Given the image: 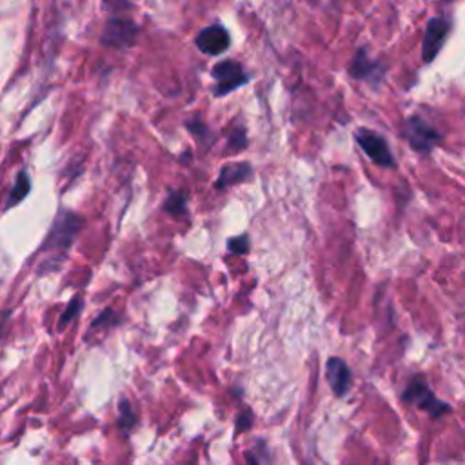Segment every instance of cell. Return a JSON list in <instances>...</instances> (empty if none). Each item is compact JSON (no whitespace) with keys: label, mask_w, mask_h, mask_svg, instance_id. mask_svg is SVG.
I'll list each match as a JSON object with an SVG mask.
<instances>
[{"label":"cell","mask_w":465,"mask_h":465,"mask_svg":"<svg viewBox=\"0 0 465 465\" xmlns=\"http://www.w3.org/2000/svg\"><path fill=\"white\" fill-rule=\"evenodd\" d=\"M84 224V219L75 211L62 209L58 211L57 219L50 229V235L43 245V252H67L74 245L81 228Z\"/></svg>","instance_id":"6da1fadb"},{"label":"cell","mask_w":465,"mask_h":465,"mask_svg":"<svg viewBox=\"0 0 465 465\" xmlns=\"http://www.w3.org/2000/svg\"><path fill=\"white\" fill-rule=\"evenodd\" d=\"M402 400L406 404L416 406L418 409L425 411L433 420L442 418L444 415L451 413V406L444 400H440L433 389L429 387V384L422 376H413L407 384V387L402 392Z\"/></svg>","instance_id":"7a4b0ae2"},{"label":"cell","mask_w":465,"mask_h":465,"mask_svg":"<svg viewBox=\"0 0 465 465\" xmlns=\"http://www.w3.org/2000/svg\"><path fill=\"white\" fill-rule=\"evenodd\" d=\"M138 37V26L122 15H113L107 19L102 35H100V44L110 50H129L135 46Z\"/></svg>","instance_id":"3957f363"},{"label":"cell","mask_w":465,"mask_h":465,"mask_svg":"<svg viewBox=\"0 0 465 465\" xmlns=\"http://www.w3.org/2000/svg\"><path fill=\"white\" fill-rule=\"evenodd\" d=\"M404 136L409 142V146L420 155H429L437 146H440L444 140V136L433 126H429L418 115H411L406 120Z\"/></svg>","instance_id":"277c9868"},{"label":"cell","mask_w":465,"mask_h":465,"mask_svg":"<svg viewBox=\"0 0 465 465\" xmlns=\"http://www.w3.org/2000/svg\"><path fill=\"white\" fill-rule=\"evenodd\" d=\"M211 77L214 81V97H226L249 82V75L236 60H222L217 66H213Z\"/></svg>","instance_id":"5b68a950"},{"label":"cell","mask_w":465,"mask_h":465,"mask_svg":"<svg viewBox=\"0 0 465 465\" xmlns=\"http://www.w3.org/2000/svg\"><path fill=\"white\" fill-rule=\"evenodd\" d=\"M354 138H356V144H359L362 148V151L380 167H395L397 162H395V157H392L391 153V148L387 144V140L371 131V129H366V128H360L356 129L354 133Z\"/></svg>","instance_id":"8992f818"},{"label":"cell","mask_w":465,"mask_h":465,"mask_svg":"<svg viewBox=\"0 0 465 465\" xmlns=\"http://www.w3.org/2000/svg\"><path fill=\"white\" fill-rule=\"evenodd\" d=\"M449 31H451V24L446 19L442 17L429 19L422 43V60L425 64H431L438 57L449 37Z\"/></svg>","instance_id":"52a82bcc"},{"label":"cell","mask_w":465,"mask_h":465,"mask_svg":"<svg viewBox=\"0 0 465 465\" xmlns=\"http://www.w3.org/2000/svg\"><path fill=\"white\" fill-rule=\"evenodd\" d=\"M347 71L353 79L364 81L375 88L378 84H382V81L385 77V67L378 60L371 58L366 48L356 50V53L353 55V58L349 62Z\"/></svg>","instance_id":"ba28073f"},{"label":"cell","mask_w":465,"mask_h":465,"mask_svg":"<svg viewBox=\"0 0 465 465\" xmlns=\"http://www.w3.org/2000/svg\"><path fill=\"white\" fill-rule=\"evenodd\" d=\"M197 48L209 57H219L231 46V37L224 26L221 24H211L204 27L195 39Z\"/></svg>","instance_id":"9c48e42d"},{"label":"cell","mask_w":465,"mask_h":465,"mask_svg":"<svg viewBox=\"0 0 465 465\" xmlns=\"http://www.w3.org/2000/svg\"><path fill=\"white\" fill-rule=\"evenodd\" d=\"M326 378H328V384L337 397H340V399L345 397V392L351 387V371H349L347 364L342 359H338V356H333V359L328 360Z\"/></svg>","instance_id":"30bf717a"},{"label":"cell","mask_w":465,"mask_h":465,"mask_svg":"<svg viewBox=\"0 0 465 465\" xmlns=\"http://www.w3.org/2000/svg\"><path fill=\"white\" fill-rule=\"evenodd\" d=\"M253 174V167L252 164L247 162H235V164H226L222 166L219 178H217V190H226L229 186H236L245 182L249 176Z\"/></svg>","instance_id":"8fae6325"},{"label":"cell","mask_w":465,"mask_h":465,"mask_svg":"<svg viewBox=\"0 0 465 465\" xmlns=\"http://www.w3.org/2000/svg\"><path fill=\"white\" fill-rule=\"evenodd\" d=\"M31 191V181L26 171H19L15 176V182L13 188L8 193V200H6V211H10L13 205H19Z\"/></svg>","instance_id":"7c38bea8"},{"label":"cell","mask_w":465,"mask_h":465,"mask_svg":"<svg viewBox=\"0 0 465 465\" xmlns=\"http://www.w3.org/2000/svg\"><path fill=\"white\" fill-rule=\"evenodd\" d=\"M188 193L186 191H171L164 202V211L173 214V217H186L188 214Z\"/></svg>","instance_id":"4fadbf2b"},{"label":"cell","mask_w":465,"mask_h":465,"mask_svg":"<svg viewBox=\"0 0 465 465\" xmlns=\"http://www.w3.org/2000/svg\"><path fill=\"white\" fill-rule=\"evenodd\" d=\"M186 128H188V131H191V135L200 142V144H202L204 148H209V146L213 144V142H214L213 131H211V129L207 128V124H204L198 117L190 119V120L186 122Z\"/></svg>","instance_id":"5bb4252c"},{"label":"cell","mask_w":465,"mask_h":465,"mask_svg":"<svg viewBox=\"0 0 465 465\" xmlns=\"http://www.w3.org/2000/svg\"><path fill=\"white\" fill-rule=\"evenodd\" d=\"M119 427L124 433H129L131 429L136 425V413L133 404L128 399H120L119 402Z\"/></svg>","instance_id":"9a60e30c"},{"label":"cell","mask_w":465,"mask_h":465,"mask_svg":"<svg viewBox=\"0 0 465 465\" xmlns=\"http://www.w3.org/2000/svg\"><path fill=\"white\" fill-rule=\"evenodd\" d=\"M82 307H84V300H82L81 297H74V298H71L69 304L66 306L60 320H58V329L62 331L67 324H71V322H74V320L81 314Z\"/></svg>","instance_id":"2e32d148"},{"label":"cell","mask_w":465,"mask_h":465,"mask_svg":"<svg viewBox=\"0 0 465 465\" xmlns=\"http://www.w3.org/2000/svg\"><path fill=\"white\" fill-rule=\"evenodd\" d=\"M117 324H119L117 313H115L112 307H107V309H104V311L91 322L89 331L93 333V331H97V329H110V328H113V326H117Z\"/></svg>","instance_id":"e0dca14e"},{"label":"cell","mask_w":465,"mask_h":465,"mask_svg":"<svg viewBox=\"0 0 465 465\" xmlns=\"http://www.w3.org/2000/svg\"><path fill=\"white\" fill-rule=\"evenodd\" d=\"M228 249L235 255H247L249 249H252V242H249L247 235L233 236L228 240Z\"/></svg>","instance_id":"ac0fdd59"},{"label":"cell","mask_w":465,"mask_h":465,"mask_svg":"<svg viewBox=\"0 0 465 465\" xmlns=\"http://www.w3.org/2000/svg\"><path fill=\"white\" fill-rule=\"evenodd\" d=\"M247 146V138H245V129L244 128H236L233 131V135L229 136V148L233 151H240Z\"/></svg>","instance_id":"d6986e66"},{"label":"cell","mask_w":465,"mask_h":465,"mask_svg":"<svg viewBox=\"0 0 465 465\" xmlns=\"http://www.w3.org/2000/svg\"><path fill=\"white\" fill-rule=\"evenodd\" d=\"M252 420H253V415H252V411H244V413H240L238 416H236V427H235V433L238 435V433H242V431H247V429L249 427H252Z\"/></svg>","instance_id":"ffe728a7"},{"label":"cell","mask_w":465,"mask_h":465,"mask_svg":"<svg viewBox=\"0 0 465 465\" xmlns=\"http://www.w3.org/2000/svg\"><path fill=\"white\" fill-rule=\"evenodd\" d=\"M107 10H128L131 6L129 0H102Z\"/></svg>","instance_id":"44dd1931"},{"label":"cell","mask_w":465,"mask_h":465,"mask_svg":"<svg viewBox=\"0 0 465 465\" xmlns=\"http://www.w3.org/2000/svg\"><path fill=\"white\" fill-rule=\"evenodd\" d=\"M247 461H249V465H259V460L255 458L253 453H247Z\"/></svg>","instance_id":"7402d4cb"}]
</instances>
